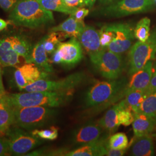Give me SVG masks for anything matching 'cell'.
Listing matches in <instances>:
<instances>
[{
    "mask_svg": "<svg viewBox=\"0 0 156 156\" xmlns=\"http://www.w3.org/2000/svg\"><path fill=\"white\" fill-rule=\"evenodd\" d=\"M127 84L126 78L97 82L85 93V106L98 109L116 102L125 97Z\"/></svg>",
    "mask_w": 156,
    "mask_h": 156,
    "instance_id": "cell-1",
    "label": "cell"
},
{
    "mask_svg": "<svg viewBox=\"0 0 156 156\" xmlns=\"http://www.w3.org/2000/svg\"><path fill=\"white\" fill-rule=\"evenodd\" d=\"M9 19L17 26L29 28H39L55 21L52 12L37 0H21L12 10Z\"/></svg>",
    "mask_w": 156,
    "mask_h": 156,
    "instance_id": "cell-2",
    "label": "cell"
},
{
    "mask_svg": "<svg viewBox=\"0 0 156 156\" xmlns=\"http://www.w3.org/2000/svg\"><path fill=\"white\" fill-rule=\"evenodd\" d=\"M74 90L62 91H32L8 94L7 103L12 107H58L71 98Z\"/></svg>",
    "mask_w": 156,
    "mask_h": 156,
    "instance_id": "cell-3",
    "label": "cell"
},
{
    "mask_svg": "<svg viewBox=\"0 0 156 156\" xmlns=\"http://www.w3.org/2000/svg\"><path fill=\"white\" fill-rule=\"evenodd\" d=\"M12 108L13 125L27 130H34L44 126L50 122L56 113L55 110L45 106Z\"/></svg>",
    "mask_w": 156,
    "mask_h": 156,
    "instance_id": "cell-4",
    "label": "cell"
},
{
    "mask_svg": "<svg viewBox=\"0 0 156 156\" xmlns=\"http://www.w3.org/2000/svg\"><path fill=\"white\" fill-rule=\"evenodd\" d=\"M89 56L93 67L102 77L108 80L120 78L124 69L121 54L104 49Z\"/></svg>",
    "mask_w": 156,
    "mask_h": 156,
    "instance_id": "cell-5",
    "label": "cell"
},
{
    "mask_svg": "<svg viewBox=\"0 0 156 156\" xmlns=\"http://www.w3.org/2000/svg\"><path fill=\"white\" fill-rule=\"evenodd\" d=\"M156 32L151 34L145 42L138 41L133 45L128 55V73L132 75L145 66L147 62L155 58Z\"/></svg>",
    "mask_w": 156,
    "mask_h": 156,
    "instance_id": "cell-6",
    "label": "cell"
},
{
    "mask_svg": "<svg viewBox=\"0 0 156 156\" xmlns=\"http://www.w3.org/2000/svg\"><path fill=\"white\" fill-rule=\"evenodd\" d=\"M154 0H119L104 6L97 13L107 17L127 16L151 11L156 8Z\"/></svg>",
    "mask_w": 156,
    "mask_h": 156,
    "instance_id": "cell-7",
    "label": "cell"
},
{
    "mask_svg": "<svg viewBox=\"0 0 156 156\" xmlns=\"http://www.w3.org/2000/svg\"><path fill=\"white\" fill-rule=\"evenodd\" d=\"M86 80V75L84 73H75L58 80H50L46 79H41L26 87L23 91L32 92L74 90L79 85L83 83Z\"/></svg>",
    "mask_w": 156,
    "mask_h": 156,
    "instance_id": "cell-8",
    "label": "cell"
},
{
    "mask_svg": "<svg viewBox=\"0 0 156 156\" xmlns=\"http://www.w3.org/2000/svg\"><path fill=\"white\" fill-rule=\"evenodd\" d=\"M5 134L9 143L10 153L13 155H24L41 144L39 137L15 125L8 128Z\"/></svg>",
    "mask_w": 156,
    "mask_h": 156,
    "instance_id": "cell-9",
    "label": "cell"
},
{
    "mask_svg": "<svg viewBox=\"0 0 156 156\" xmlns=\"http://www.w3.org/2000/svg\"><path fill=\"white\" fill-rule=\"evenodd\" d=\"M115 37L107 49L118 54L128 51L134 41V30L127 23L111 24Z\"/></svg>",
    "mask_w": 156,
    "mask_h": 156,
    "instance_id": "cell-10",
    "label": "cell"
},
{
    "mask_svg": "<svg viewBox=\"0 0 156 156\" xmlns=\"http://www.w3.org/2000/svg\"><path fill=\"white\" fill-rule=\"evenodd\" d=\"M56 50L61 58V64L66 67H74L83 57L82 46L75 38L66 42H60Z\"/></svg>",
    "mask_w": 156,
    "mask_h": 156,
    "instance_id": "cell-11",
    "label": "cell"
},
{
    "mask_svg": "<svg viewBox=\"0 0 156 156\" xmlns=\"http://www.w3.org/2000/svg\"><path fill=\"white\" fill-rule=\"evenodd\" d=\"M48 75V73L42 71L34 63L26 62L15 71L14 80L18 89L22 91L30 84L41 79H45Z\"/></svg>",
    "mask_w": 156,
    "mask_h": 156,
    "instance_id": "cell-12",
    "label": "cell"
},
{
    "mask_svg": "<svg viewBox=\"0 0 156 156\" xmlns=\"http://www.w3.org/2000/svg\"><path fill=\"white\" fill-rule=\"evenodd\" d=\"M109 135L100 124L95 122L86 123L77 129L73 135V140L76 145L82 146L100 140Z\"/></svg>",
    "mask_w": 156,
    "mask_h": 156,
    "instance_id": "cell-13",
    "label": "cell"
},
{
    "mask_svg": "<svg viewBox=\"0 0 156 156\" xmlns=\"http://www.w3.org/2000/svg\"><path fill=\"white\" fill-rule=\"evenodd\" d=\"M109 136L106 135L100 140L79 146L74 151L64 153L67 156H102L106 155V149L108 147V140Z\"/></svg>",
    "mask_w": 156,
    "mask_h": 156,
    "instance_id": "cell-14",
    "label": "cell"
},
{
    "mask_svg": "<svg viewBox=\"0 0 156 156\" xmlns=\"http://www.w3.org/2000/svg\"><path fill=\"white\" fill-rule=\"evenodd\" d=\"M82 48L89 55L101 50L99 31L92 26H85L78 37Z\"/></svg>",
    "mask_w": 156,
    "mask_h": 156,
    "instance_id": "cell-15",
    "label": "cell"
},
{
    "mask_svg": "<svg viewBox=\"0 0 156 156\" xmlns=\"http://www.w3.org/2000/svg\"><path fill=\"white\" fill-rule=\"evenodd\" d=\"M153 73V62L149 61L144 67L131 75V78L127 84L126 93L135 90H145L150 83Z\"/></svg>",
    "mask_w": 156,
    "mask_h": 156,
    "instance_id": "cell-16",
    "label": "cell"
},
{
    "mask_svg": "<svg viewBox=\"0 0 156 156\" xmlns=\"http://www.w3.org/2000/svg\"><path fill=\"white\" fill-rule=\"evenodd\" d=\"M132 124L135 136L151 135L156 129V119L141 112L134 113Z\"/></svg>",
    "mask_w": 156,
    "mask_h": 156,
    "instance_id": "cell-17",
    "label": "cell"
},
{
    "mask_svg": "<svg viewBox=\"0 0 156 156\" xmlns=\"http://www.w3.org/2000/svg\"><path fill=\"white\" fill-rule=\"evenodd\" d=\"M29 62L35 64L43 72L50 73L53 71L51 62L49 60L45 50L44 38L34 46Z\"/></svg>",
    "mask_w": 156,
    "mask_h": 156,
    "instance_id": "cell-18",
    "label": "cell"
},
{
    "mask_svg": "<svg viewBox=\"0 0 156 156\" xmlns=\"http://www.w3.org/2000/svg\"><path fill=\"white\" fill-rule=\"evenodd\" d=\"M131 146V155L135 156H151L154 155L153 140L151 135L134 136Z\"/></svg>",
    "mask_w": 156,
    "mask_h": 156,
    "instance_id": "cell-19",
    "label": "cell"
},
{
    "mask_svg": "<svg viewBox=\"0 0 156 156\" xmlns=\"http://www.w3.org/2000/svg\"><path fill=\"white\" fill-rule=\"evenodd\" d=\"M20 56L13 49L9 37L0 39V65L16 67L20 63Z\"/></svg>",
    "mask_w": 156,
    "mask_h": 156,
    "instance_id": "cell-20",
    "label": "cell"
},
{
    "mask_svg": "<svg viewBox=\"0 0 156 156\" xmlns=\"http://www.w3.org/2000/svg\"><path fill=\"white\" fill-rule=\"evenodd\" d=\"M84 26V23L79 22L70 16L60 24L51 28L50 32H62L66 34L68 38H78Z\"/></svg>",
    "mask_w": 156,
    "mask_h": 156,
    "instance_id": "cell-21",
    "label": "cell"
},
{
    "mask_svg": "<svg viewBox=\"0 0 156 156\" xmlns=\"http://www.w3.org/2000/svg\"><path fill=\"white\" fill-rule=\"evenodd\" d=\"M119 103L109 109L104 116L98 122L101 126L109 134L113 133L119 127L120 124L118 120Z\"/></svg>",
    "mask_w": 156,
    "mask_h": 156,
    "instance_id": "cell-22",
    "label": "cell"
},
{
    "mask_svg": "<svg viewBox=\"0 0 156 156\" xmlns=\"http://www.w3.org/2000/svg\"><path fill=\"white\" fill-rule=\"evenodd\" d=\"M12 46L17 53L23 57L26 62H29L33 47L28 39L21 35L9 37Z\"/></svg>",
    "mask_w": 156,
    "mask_h": 156,
    "instance_id": "cell-23",
    "label": "cell"
},
{
    "mask_svg": "<svg viewBox=\"0 0 156 156\" xmlns=\"http://www.w3.org/2000/svg\"><path fill=\"white\" fill-rule=\"evenodd\" d=\"M146 97L145 90H135L126 93L124 101L134 113H138L142 103Z\"/></svg>",
    "mask_w": 156,
    "mask_h": 156,
    "instance_id": "cell-24",
    "label": "cell"
},
{
    "mask_svg": "<svg viewBox=\"0 0 156 156\" xmlns=\"http://www.w3.org/2000/svg\"><path fill=\"white\" fill-rule=\"evenodd\" d=\"M14 124L13 108L8 104L0 105V133L6 131Z\"/></svg>",
    "mask_w": 156,
    "mask_h": 156,
    "instance_id": "cell-25",
    "label": "cell"
},
{
    "mask_svg": "<svg viewBox=\"0 0 156 156\" xmlns=\"http://www.w3.org/2000/svg\"><path fill=\"white\" fill-rule=\"evenodd\" d=\"M40 4L47 10L59 12L71 15L78 8H70L64 3V0H37Z\"/></svg>",
    "mask_w": 156,
    "mask_h": 156,
    "instance_id": "cell-26",
    "label": "cell"
},
{
    "mask_svg": "<svg viewBox=\"0 0 156 156\" xmlns=\"http://www.w3.org/2000/svg\"><path fill=\"white\" fill-rule=\"evenodd\" d=\"M68 38L66 34L62 32H50L49 34L44 37V46L47 53H53L62 41Z\"/></svg>",
    "mask_w": 156,
    "mask_h": 156,
    "instance_id": "cell-27",
    "label": "cell"
},
{
    "mask_svg": "<svg viewBox=\"0 0 156 156\" xmlns=\"http://www.w3.org/2000/svg\"><path fill=\"white\" fill-rule=\"evenodd\" d=\"M151 27V20L145 17L140 19L134 29V36L140 42H145L149 38Z\"/></svg>",
    "mask_w": 156,
    "mask_h": 156,
    "instance_id": "cell-28",
    "label": "cell"
},
{
    "mask_svg": "<svg viewBox=\"0 0 156 156\" xmlns=\"http://www.w3.org/2000/svg\"><path fill=\"white\" fill-rule=\"evenodd\" d=\"M118 111V120L120 125L128 126L131 124L134 120V112L126 104L124 99L119 103Z\"/></svg>",
    "mask_w": 156,
    "mask_h": 156,
    "instance_id": "cell-29",
    "label": "cell"
},
{
    "mask_svg": "<svg viewBox=\"0 0 156 156\" xmlns=\"http://www.w3.org/2000/svg\"><path fill=\"white\" fill-rule=\"evenodd\" d=\"M108 145L109 147L113 149H127L129 146L128 138L123 133H117L113 134L108 140Z\"/></svg>",
    "mask_w": 156,
    "mask_h": 156,
    "instance_id": "cell-30",
    "label": "cell"
},
{
    "mask_svg": "<svg viewBox=\"0 0 156 156\" xmlns=\"http://www.w3.org/2000/svg\"><path fill=\"white\" fill-rule=\"evenodd\" d=\"M140 112L156 119V91L145 98L140 108Z\"/></svg>",
    "mask_w": 156,
    "mask_h": 156,
    "instance_id": "cell-31",
    "label": "cell"
},
{
    "mask_svg": "<svg viewBox=\"0 0 156 156\" xmlns=\"http://www.w3.org/2000/svg\"><path fill=\"white\" fill-rule=\"evenodd\" d=\"M99 34L102 49H107L108 46L111 43L115 37V34L112 30L111 24L103 26L99 31Z\"/></svg>",
    "mask_w": 156,
    "mask_h": 156,
    "instance_id": "cell-32",
    "label": "cell"
},
{
    "mask_svg": "<svg viewBox=\"0 0 156 156\" xmlns=\"http://www.w3.org/2000/svg\"><path fill=\"white\" fill-rule=\"evenodd\" d=\"M58 128L55 126H51L46 129H35L31 131V134L35 135L42 140H53L57 139L58 136Z\"/></svg>",
    "mask_w": 156,
    "mask_h": 156,
    "instance_id": "cell-33",
    "label": "cell"
},
{
    "mask_svg": "<svg viewBox=\"0 0 156 156\" xmlns=\"http://www.w3.org/2000/svg\"><path fill=\"white\" fill-rule=\"evenodd\" d=\"M64 2L68 6L72 8L90 7L89 0H64Z\"/></svg>",
    "mask_w": 156,
    "mask_h": 156,
    "instance_id": "cell-34",
    "label": "cell"
},
{
    "mask_svg": "<svg viewBox=\"0 0 156 156\" xmlns=\"http://www.w3.org/2000/svg\"><path fill=\"white\" fill-rule=\"evenodd\" d=\"M89 10L84 8H78L70 16H73L75 19L79 22H84V19L89 15Z\"/></svg>",
    "mask_w": 156,
    "mask_h": 156,
    "instance_id": "cell-35",
    "label": "cell"
},
{
    "mask_svg": "<svg viewBox=\"0 0 156 156\" xmlns=\"http://www.w3.org/2000/svg\"><path fill=\"white\" fill-rule=\"evenodd\" d=\"M21 0H0V6L6 12L11 11Z\"/></svg>",
    "mask_w": 156,
    "mask_h": 156,
    "instance_id": "cell-36",
    "label": "cell"
},
{
    "mask_svg": "<svg viewBox=\"0 0 156 156\" xmlns=\"http://www.w3.org/2000/svg\"><path fill=\"white\" fill-rule=\"evenodd\" d=\"M10 153L9 146L6 138L0 137V156L8 155Z\"/></svg>",
    "mask_w": 156,
    "mask_h": 156,
    "instance_id": "cell-37",
    "label": "cell"
},
{
    "mask_svg": "<svg viewBox=\"0 0 156 156\" xmlns=\"http://www.w3.org/2000/svg\"><path fill=\"white\" fill-rule=\"evenodd\" d=\"M156 91V73H153L152 77L151 78L150 83L147 87L145 89V94L146 97L151 93Z\"/></svg>",
    "mask_w": 156,
    "mask_h": 156,
    "instance_id": "cell-38",
    "label": "cell"
},
{
    "mask_svg": "<svg viewBox=\"0 0 156 156\" xmlns=\"http://www.w3.org/2000/svg\"><path fill=\"white\" fill-rule=\"evenodd\" d=\"M127 149L124 150H117V149H113L109 147V146L107 147L106 149V155L107 156H123L125 153L126 152Z\"/></svg>",
    "mask_w": 156,
    "mask_h": 156,
    "instance_id": "cell-39",
    "label": "cell"
},
{
    "mask_svg": "<svg viewBox=\"0 0 156 156\" xmlns=\"http://www.w3.org/2000/svg\"><path fill=\"white\" fill-rule=\"evenodd\" d=\"M7 97L6 93H0V105L2 104H6L7 103Z\"/></svg>",
    "mask_w": 156,
    "mask_h": 156,
    "instance_id": "cell-40",
    "label": "cell"
},
{
    "mask_svg": "<svg viewBox=\"0 0 156 156\" xmlns=\"http://www.w3.org/2000/svg\"><path fill=\"white\" fill-rule=\"evenodd\" d=\"M0 93H6L5 90L4 89V87L2 82V70L1 67L0 65Z\"/></svg>",
    "mask_w": 156,
    "mask_h": 156,
    "instance_id": "cell-41",
    "label": "cell"
},
{
    "mask_svg": "<svg viewBox=\"0 0 156 156\" xmlns=\"http://www.w3.org/2000/svg\"><path fill=\"white\" fill-rule=\"evenodd\" d=\"M117 1L119 0H98V2L99 4H100L101 5L106 6L112 4L115 2H116Z\"/></svg>",
    "mask_w": 156,
    "mask_h": 156,
    "instance_id": "cell-42",
    "label": "cell"
},
{
    "mask_svg": "<svg viewBox=\"0 0 156 156\" xmlns=\"http://www.w3.org/2000/svg\"><path fill=\"white\" fill-rule=\"evenodd\" d=\"M7 26V23L2 19H0V31L4 30Z\"/></svg>",
    "mask_w": 156,
    "mask_h": 156,
    "instance_id": "cell-43",
    "label": "cell"
},
{
    "mask_svg": "<svg viewBox=\"0 0 156 156\" xmlns=\"http://www.w3.org/2000/svg\"><path fill=\"white\" fill-rule=\"evenodd\" d=\"M95 1H96V0H89V1L90 7H91L92 6L94 5Z\"/></svg>",
    "mask_w": 156,
    "mask_h": 156,
    "instance_id": "cell-44",
    "label": "cell"
},
{
    "mask_svg": "<svg viewBox=\"0 0 156 156\" xmlns=\"http://www.w3.org/2000/svg\"><path fill=\"white\" fill-rule=\"evenodd\" d=\"M154 2H155V3H156V0H154Z\"/></svg>",
    "mask_w": 156,
    "mask_h": 156,
    "instance_id": "cell-45",
    "label": "cell"
},
{
    "mask_svg": "<svg viewBox=\"0 0 156 156\" xmlns=\"http://www.w3.org/2000/svg\"><path fill=\"white\" fill-rule=\"evenodd\" d=\"M155 73H156V72H155Z\"/></svg>",
    "mask_w": 156,
    "mask_h": 156,
    "instance_id": "cell-46",
    "label": "cell"
}]
</instances>
